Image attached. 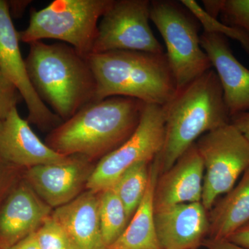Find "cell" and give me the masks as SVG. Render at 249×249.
<instances>
[{
	"label": "cell",
	"instance_id": "1",
	"mask_svg": "<svg viewBox=\"0 0 249 249\" xmlns=\"http://www.w3.org/2000/svg\"><path fill=\"white\" fill-rule=\"evenodd\" d=\"M145 105L124 96L92 101L51 131L45 143L60 155L99 160L134 133Z\"/></svg>",
	"mask_w": 249,
	"mask_h": 249
},
{
	"label": "cell",
	"instance_id": "2",
	"mask_svg": "<svg viewBox=\"0 0 249 249\" xmlns=\"http://www.w3.org/2000/svg\"><path fill=\"white\" fill-rule=\"evenodd\" d=\"M162 107L164 142L155 159L160 174L169 170L201 136L231 123L222 87L213 69L177 90Z\"/></svg>",
	"mask_w": 249,
	"mask_h": 249
},
{
	"label": "cell",
	"instance_id": "3",
	"mask_svg": "<svg viewBox=\"0 0 249 249\" xmlns=\"http://www.w3.org/2000/svg\"><path fill=\"white\" fill-rule=\"evenodd\" d=\"M29 46L25 62L31 84L62 121L94 101L96 80L87 58L63 42Z\"/></svg>",
	"mask_w": 249,
	"mask_h": 249
},
{
	"label": "cell",
	"instance_id": "4",
	"mask_svg": "<svg viewBox=\"0 0 249 249\" xmlns=\"http://www.w3.org/2000/svg\"><path fill=\"white\" fill-rule=\"evenodd\" d=\"M96 80L94 101L124 96L163 106L177 91L165 53L114 51L87 58Z\"/></svg>",
	"mask_w": 249,
	"mask_h": 249
},
{
	"label": "cell",
	"instance_id": "5",
	"mask_svg": "<svg viewBox=\"0 0 249 249\" xmlns=\"http://www.w3.org/2000/svg\"><path fill=\"white\" fill-rule=\"evenodd\" d=\"M112 0H54L31 11L27 29L18 31L19 42L31 44L53 39L71 46L84 58L92 53L98 27Z\"/></svg>",
	"mask_w": 249,
	"mask_h": 249
},
{
	"label": "cell",
	"instance_id": "6",
	"mask_svg": "<svg viewBox=\"0 0 249 249\" xmlns=\"http://www.w3.org/2000/svg\"><path fill=\"white\" fill-rule=\"evenodd\" d=\"M150 20L164 41L165 53L177 90L213 69L201 47L200 24L180 1H151Z\"/></svg>",
	"mask_w": 249,
	"mask_h": 249
},
{
	"label": "cell",
	"instance_id": "7",
	"mask_svg": "<svg viewBox=\"0 0 249 249\" xmlns=\"http://www.w3.org/2000/svg\"><path fill=\"white\" fill-rule=\"evenodd\" d=\"M196 145L204 166L201 204L209 211L249 169V141L230 123L201 136Z\"/></svg>",
	"mask_w": 249,
	"mask_h": 249
},
{
	"label": "cell",
	"instance_id": "8",
	"mask_svg": "<svg viewBox=\"0 0 249 249\" xmlns=\"http://www.w3.org/2000/svg\"><path fill=\"white\" fill-rule=\"evenodd\" d=\"M165 118L162 106L145 104L137 129L125 142L95 165L86 190L98 193L111 188L124 172L141 162L153 161L163 147Z\"/></svg>",
	"mask_w": 249,
	"mask_h": 249
},
{
	"label": "cell",
	"instance_id": "9",
	"mask_svg": "<svg viewBox=\"0 0 249 249\" xmlns=\"http://www.w3.org/2000/svg\"><path fill=\"white\" fill-rule=\"evenodd\" d=\"M150 2L112 0L98 24L92 53L114 51L165 53L150 26Z\"/></svg>",
	"mask_w": 249,
	"mask_h": 249
},
{
	"label": "cell",
	"instance_id": "10",
	"mask_svg": "<svg viewBox=\"0 0 249 249\" xmlns=\"http://www.w3.org/2000/svg\"><path fill=\"white\" fill-rule=\"evenodd\" d=\"M7 1L0 0V70L15 85L28 109L27 121L42 131L53 130L63 121L39 97L31 84Z\"/></svg>",
	"mask_w": 249,
	"mask_h": 249
},
{
	"label": "cell",
	"instance_id": "11",
	"mask_svg": "<svg viewBox=\"0 0 249 249\" xmlns=\"http://www.w3.org/2000/svg\"><path fill=\"white\" fill-rule=\"evenodd\" d=\"M95 165L82 156H70L61 163L24 170L23 178L46 204L55 209L83 193Z\"/></svg>",
	"mask_w": 249,
	"mask_h": 249
},
{
	"label": "cell",
	"instance_id": "12",
	"mask_svg": "<svg viewBox=\"0 0 249 249\" xmlns=\"http://www.w3.org/2000/svg\"><path fill=\"white\" fill-rule=\"evenodd\" d=\"M52 211L22 178L0 204V249L35 232Z\"/></svg>",
	"mask_w": 249,
	"mask_h": 249
},
{
	"label": "cell",
	"instance_id": "13",
	"mask_svg": "<svg viewBox=\"0 0 249 249\" xmlns=\"http://www.w3.org/2000/svg\"><path fill=\"white\" fill-rule=\"evenodd\" d=\"M200 41L220 83L231 118L249 111V70L232 53L227 37L204 31Z\"/></svg>",
	"mask_w": 249,
	"mask_h": 249
},
{
	"label": "cell",
	"instance_id": "14",
	"mask_svg": "<svg viewBox=\"0 0 249 249\" xmlns=\"http://www.w3.org/2000/svg\"><path fill=\"white\" fill-rule=\"evenodd\" d=\"M0 157L23 170L65 161L69 157L54 151L42 142L14 108L2 121L0 129Z\"/></svg>",
	"mask_w": 249,
	"mask_h": 249
},
{
	"label": "cell",
	"instance_id": "15",
	"mask_svg": "<svg viewBox=\"0 0 249 249\" xmlns=\"http://www.w3.org/2000/svg\"><path fill=\"white\" fill-rule=\"evenodd\" d=\"M155 220L162 249H197L209 236V213L201 202L156 211Z\"/></svg>",
	"mask_w": 249,
	"mask_h": 249
},
{
	"label": "cell",
	"instance_id": "16",
	"mask_svg": "<svg viewBox=\"0 0 249 249\" xmlns=\"http://www.w3.org/2000/svg\"><path fill=\"white\" fill-rule=\"evenodd\" d=\"M204 177V163L195 143L169 170L159 175L154 195L155 211L185 203L201 202Z\"/></svg>",
	"mask_w": 249,
	"mask_h": 249
},
{
	"label": "cell",
	"instance_id": "17",
	"mask_svg": "<svg viewBox=\"0 0 249 249\" xmlns=\"http://www.w3.org/2000/svg\"><path fill=\"white\" fill-rule=\"evenodd\" d=\"M52 217L63 229L71 249H107L100 224L98 193L87 190L53 209Z\"/></svg>",
	"mask_w": 249,
	"mask_h": 249
},
{
	"label": "cell",
	"instance_id": "18",
	"mask_svg": "<svg viewBox=\"0 0 249 249\" xmlns=\"http://www.w3.org/2000/svg\"><path fill=\"white\" fill-rule=\"evenodd\" d=\"M160 175L155 160L150 165V180L143 199L121 237L107 249H162L157 237L154 195Z\"/></svg>",
	"mask_w": 249,
	"mask_h": 249
},
{
	"label": "cell",
	"instance_id": "19",
	"mask_svg": "<svg viewBox=\"0 0 249 249\" xmlns=\"http://www.w3.org/2000/svg\"><path fill=\"white\" fill-rule=\"evenodd\" d=\"M209 211V238L227 239L249 222V169Z\"/></svg>",
	"mask_w": 249,
	"mask_h": 249
},
{
	"label": "cell",
	"instance_id": "20",
	"mask_svg": "<svg viewBox=\"0 0 249 249\" xmlns=\"http://www.w3.org/2000/svg\"><path fill=\"white\" fill-rule=\"evenodd\" d=\"M151 163L141 162L132 165L111 186L124 205L129 222L147 191Z\"/></svg>",
	"mask_w": 249,
	"mask_h": 249
},
{
	"label": "cell",
	"instance_id": "21",
	"mask_svg": "<svg viewBox=\"0 0 249 249\" xmlns=\"http://www.w3.org/2000/svg\"><path fill=\"white\" fill-rule=\"evenodd\" d=\"M98 196L101 232L107 249L121 237L129 220L124 204L111 187L98 193Z\"/></svg>",
	"mask_w": 249,
	"mask_h": 249
},
{
	"label": "cell",
	"instance_id": "22",
	"mask_svg": "<svg viewBox=\"0 0 249 249\" xmlns=\"http://www.w3.org/2000/svg\"><path fill=\"white\" fill-rule=\"evenodd\" d=\"M180 2L197 19L204 28V32L219 34L237 41L246 53L249 55V37L245 32L227 25L217 18L210 16L195 0H181Z\"/></svg>",
	"mask_w": 249,
	"mask_h": 249
},
{
	"label": "cell",
	"instance_id": "23",
	"mask_svg": "<svg viewBox=\"0 0 249 249\" xmlns=\"http://www.w3.org/2000/svg\"><path fill=\"white\" fill-rule=\"evenodd\" d=\"M220 20L249 37V0H222Z\"/></svg>",
	"mask_w": 249,
	"mask_h": 249
},
{
	"label": "cell",
	"instance_id": "24",
	"mask_svg": "<svg viewBox=\"0 0 249 249\" xmlns=\"http://www.w3.org/2000/svg\"><path fill=\"white\" fill-rule=\"evenodd\" d=\"M36 235L40 249H71L66 234L52 214L36 231Z\"/></svg>",
	"mask_w": 249,
	"mask_h": 249
},
{
	"label": "cell",
	"instance_id": "25",
	"mask_svg": "<svg viewBox=\"0 0 249 249\" xmlns=\"http://www.w3.org/2000/svg\"><path fill=\"white\" fill-rule=\"evenodd\" d=\"M22 100L17 88L0 70V121H4Z\"/></svg>",
	"mask_w": 249,
	"mask_h": 249
},
{
	"label": "cell",
	"instance_id": "26",
	"mask_svg": "<svg viewBox=\"0 0 249 249\" xmlns=\"http://www.w3.org/2000/svg\"><path fill=\"white\" fill-rule=\"evenodd\" d=\"M24 170L5 161L0 157V204L23 178Z\"/></svg>",
	"mask_w": 249,
	"mask_h": 249
},
{
	"label": "cell",
	"instance_id": "27",
	"mask_svg": "<svg viewBox=\"0 0 249 249\" xmlns=\"http://www.w3.org/2000/svg\"><path fill=\"white\" fill-rule=\"evenodd\" d=\"M227 240L232 243L249 249V222L237 229Z\"/></svg>",
	"mask_w": 249,
	"mask_h": 249
},
{
	"label": "cell",
	"instance_id": "28",
	"mask_svg": "<svg viewBox=\"0 0 249 249\" xmlns=\"http://www.w3.org/2000/svg\"><path fill=\"white\" fill-rule=\"evenodd\" d=\"M202 246L207 249H249L232 243L227 239L206 238Z\"/></svg>",
	"mask_w": 249,
	"mask_h": 249
},
{
	"label": "cell",
	"instance_id": "29",
	"mask_svg": "<svg viewBox=\"0 0 249 249\" xmlns=\"http://www.w3.org/2000/svg\"><path fill=\"white\" fill-rule=\"evenodd\" d=\"M231 124L237 127L249 141V111L232 116L231 118Z\"/></svg>",
	"mask_w": 249,
	"mask_h": 249
},
{
	"label": "cell",
	"instance_id": "30",
	"mask_svg": "<svg viewBox=\"0 0 249 249\" xmlns=\"http://www.w3.org/2000/svg\"><path fill=\"white\" fill-rule=\"evenodd\" d=\"M7 249H40V248L37 242L35 232L24 237L16 245H13Z\"/></svg>",
	"mask_w": 249,
	"mask_h": 249
},
{
	"label": "cell",
	"instance_id": "31",
	"mask_svg": "<svg viewBox=\"0 0 249 249\" xmlns=\"http://www.w3.org/2000/svg\"><path fill=\"white\" fill-rule=\"evenodd\" d=\"M203 9L210 16L217 18L222 9V0H203Z\"/></svg>",
	"mask_w": 249,
	"mask_h": 249
},
{
	"label": "cell",
	"instance_id": "32",
	"mask_svg": "<svg viewBox=\"0 0 249 249\" xmlns=\"http://www.w3.org/2000/svg\"><path fill=\"white\" fill-rule=\"evenodd\" d=\"M30 1H7L10 15L11 18L20 17L25 11L28 5L30 4Z\"/></svg>",
	"mask_w": 249,
	"mask_h": 249
},
{
	"label": "cell",
	"instance_id": "33",
	"mask_svg": "<svg viewBox=\"0 0 249 249\" xmlns=\"http://www.w3.org/2000/svg\"><path fill=\"white\" fill-rule=\"evenodd\" d=\"M1 126H2V121H0V129L1 128Z\"/></svg>",
	"mask_w": 249,
	"mask_h": 249
}]
</instances>
